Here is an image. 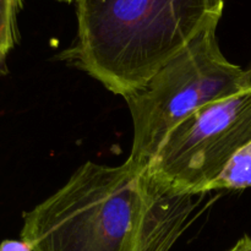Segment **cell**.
<instances>
[{
	"label": "cell",
	"instance_id": "2",
	"mask_svg": "<svg viewBox=\"0 0 251 251\" xmlns=\"http://www.w3.org/2000/svg\"><path fill=\"white\" fill-rule=\"evenodd\" d=\"M223 9L225 0H76L77 38L60 59L124 98L218 26Z\"/></svg>",
	"mask_w": 251,
	"mask_h": 251
},
{
	"label": "cell",
	"instance_id": "6",
	"mask_svg": "<svg viewBox=\"0 0 251 251\" xmlns=\"http://www.w3.org/2000/svg\"><path fill=\"white\" fill-rule=\"evenodd\" d=\"M22 0H0V76L7 74L6 56L20 39L19 14Z\"/></svg>",
	"mask_w": 251,
	"mask_h": 251
},
{
	"label": "cell",
	"instance_id": "1",
	"mask_svg": "<svg viewBox=\"0 0 251 251\" xmlns=\"http://www.w3.org/2000/svg\"><path fill=\"white\" fill-rule=\"evenodd\" d=\"M202 195L180 194L149 166L86 162L58 191L24 216L33 251H171Z\"/></svg>",
	"mask_w": 251,
	"mask_h": 251
},
{
	"label": "cell",
	"instance_id": "4",
	"mask_svg": "<svg viewBox=\"0 0 251 251\" xmlns=\"http://www.w3.org/2000/svg\"><path fill=\"white\" fill-rule=\"evenodd\" d=\"M251 140V86L199 109L169 131L149 163L154 178L180 194L205 188Z\"/></svg>",
	"mask_w": 251,
	"mask_h": 251
},
{
	"label": "cell",
	"instance_id": "8",
	"mask_svg": "<svg viewBox=\"0 0 251 251\" xmlns=\"http://www.w3.org/2000/svg\"><path fill=\"white\" fill-rule=\"evenodd\" d=\"M228 251H251V238L249 235H244L240 240H238L237 244L230 248Z\"/></svg>",
	"mask_w": 251,
	"mask_h": 251
},
{
	"label": "cell",
	"instance_id": "7",
	"mask_svg": "<svg viewBox=\"0 0 251 251\" xmlns=\"http://www.w3.org/2000/svg\"><path fill=\"white\" fill-rule=\"evenodd\" d=\"M0 251H33V249L28 243L22 239H6L0 243Z\"/></svg>",
	"mask_w": 251,
	"mask_h": 251
},
{
	"label": "cell",
	"instance_id": "5",
	"mask_svg": "<svg viewBox=\"0 0 251 251\" xmlns=\"http://www.w3.org/2000/svg\"><path fill=\"white\" fill-rule=\"evenodd\" d=\"M247 188H251V140L235 152L222 172L206 185L203 193Z\"/></svg>",
	"mask_w": 251,
	"mask_h": 251
},
{
	"label": "cell",
	"instance_id": "3",
	"mask_svg": "<svg viewBox=\"0 0 251 251\" xmlns=\"http://www.w3.org/2000/svg\"><path fill=\"white\" fill-rule=\"evenodd\" d=\"M251 86V69L221 51L217 26L205 29L141 88L124 97L134 126L130 158L149 166L171 130L199 109Z\"/></svg>",
	"mask_w": 251,
	"mask_h": 251
}]
</instances>
